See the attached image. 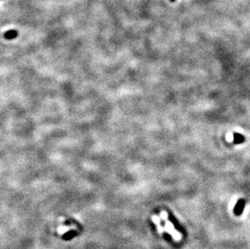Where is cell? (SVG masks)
I'll use <instances>...</instances> for the list:
<instances>
[{
    "label": "cell",
    "mask_w": 250,
    "mask_h": 249,
    "mask_svg": "<svg viewBox=\"0 0 250 249\" xmlns=\"http://www.w3.org/2000/svg\"><path fill=\"white\" fill-rule=\"evenodd\" d=\"M245 202L244 200H240L237 202L236 203V206H235V209H234V212L236 215H241V213L243 212L244 208H245Z\"/></svg>",
    "instance_id": "1"
},
{
    "label": "cell",
    "mask_w": 250,
    "mask_h": 249,
    "mask_svg": "<svg viewBox=\"0 0 250 249\" xmlns=\"http://www.w3.org/2000/svg\"><path fill=\"white\" fill-rule=\"evenodd\" d=\"M169 219H170V221L172 223V224L175 226V227L177 228V229H178V230H180V226H179V224H178V223H177V220H176V219H175L172 216H169Z\"/></svg>",
    "instance_id": "2"
},
{
    "label": "cell",
    "mask_w": 250,
    "mask_h": 249,
    "mask_svg": "<svg viewBox=\"0 0 250 249\" xmlns=\"http://www.w3.org/2000/svg\"><path fill=\"white\" fill-rule=\"evenodd\" d=\"M235 137H236V138H235V142H236V143H237V142L240 143V142L244 141V138L241 136V135H240V134H236Z\"/></svg>",
    "instance_id": "3"
},
{
    "label": "cell",
    "mask_w": 250,
    "mask_h": 249,
    "mask_svg": "<svg viewBox=\"0 0 250 249\" xmlns=\"http://www.w3.org/2000/svg\"><path fill=\"white\" fill-rule=\"evenodd\" d=\"M16 32L15 31H10V32H7V33H5V37L7 38H12L16 37V35H12V34H16Z\"/></svg>",
    "instance_id": "4"
},
{
    "label": "cell",
    "mask_w": 250,
    "mask_h": 249,
    "mask_svg": "<svg viewBox=\"0 0 250 249\" xmlns=\"http://www.w3.org/2000/svg\"><path fill=\"white\" fill-rule=\"evenodd\" d=\"M171 1H172V2H174L175 0H171Z\"/></svg>",
    "instance_id": "5"
}]
</instances>
